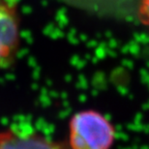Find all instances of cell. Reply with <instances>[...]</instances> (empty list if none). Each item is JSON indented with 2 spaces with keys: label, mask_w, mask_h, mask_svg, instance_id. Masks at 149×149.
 Returning <instances> with one entry per match:
<instances>
[{
  "label": "cell",
  "mask_w": 149,
  "mask_h": 149,
  "mask_svg": "<svg viewBox=\"0 0 149 149\" xmlns=\"http://www.w3.org/2000/svg\"><path fill=\"white\" fill-rule=\"evenodd\" d=\"M70 149H111L116 132L112 123L94 109L79 111L71 117L68 128Z\"/></svg>",
  "instance_id": "obj_1"
},
{
  "label": "cell",
  "mask_w": 149,
  "mask_h": 149,
  "mask_svg": "<svg viewBox=\"0 0 149 149\" xmlns=\"http://www.w3.org/2000/svg\"><path fill=\"white\" fill-rule=\"evenodd\" d=\"M20 47V15L17 0H0V70L13 66Z\"/></svg>",
  "instance_id": "obj_2"
},
{
  "label": "cell",
  "mask_w": 149,
  "mask_h": 149,
  "mask_svg": "<svg viewBox=\"0 0 149 149\" xmlns=\"http://www.w3.org/2000/svg\"><path fill=\"white\" fill-rule=\"evenodd\" d=\"M0 149H70L67 142L57 141L43 134L19 128L0 130Z\"/></svg>",
  "instance_id": "obj_3"
},
{
  "label": "cell",
  "mask_w": 149,
  "mask_h": 149,
  "mask_svg": "<svg viewBox=\"0 0 149 149\" xmlns=\"http://www.w3.org/2000/svg\"><path fill=\"white\" fill-rule=\"evenodd\" d=\"M139 20L149 29V0H139Z\"/></svg>",
  "instance_id": "obj_4"
}]
</instances>
